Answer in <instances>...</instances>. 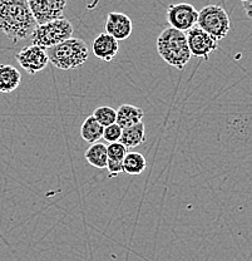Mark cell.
<instances>
[{"label": "cell", "mask_w": 252, "mask_h": 261, "mask_svg": "<svg viewBox=\"0 0 252 261\" xmlns=\"http://www.w3.org/2000/svg\"><path fill=\"white\" fill-rule=\"evenodd\" d=\"M92 116L102 127H107L109 124L116 123V110H113L112 107H108V106L96 108Z\"/></svg>", "instance_id": "obj_19"}, {"label": "cell", "mask_w": 252, "mask_h": 261, "mask_svg": "<svg viewBox=\"0 0 252 261\" xmlns=\"http://www.w3.org/2000/svg\"><path fill=\"white\" fill-rule=\"evenodd\" d=\"M133 31V21L128 15L121 12H112L107 16L105 33L112 35L116 40H126Z\"/></svg>", "instance_id": "obj_10"}, {"label": "cell", "mask_w": 252, "mask_h": 261, "mask_svg": "<svg viewBox=\"0 0 252 261\" xmlns=\"http://www.w3.org/2000/svg\"><path fill=\"white\" fill-rule=\"evenodd\" d=\"M158 56L171 67L185 69L191 59V51L187 44L186 33L173 28H166L157 38Z\"/></svg>", "instance_id": "obj_2"}, {"label": "cell", "mask_w": 252, "mask_h": 261, "mask_svg": "<svg viewBox=\"0 0 252 261\" xmlns=\"http://www.w3.org/2000/svg\"><path fill=\"white\" fill-rule=\"evenodd\" d=\"M37 25L26 0H0V32L13 44L31 38Z\"/></svg>", "instance_id": "obj_1"}, {"label": "cell", "mask_w": 252, "mask_h": 261, "mask_svg": "<svg viewBox=\"0 0 252 261\" xmlns=\"http://www.w3.org/2000/svg\"><path fill=\"white\" fill-rule=\"evenodd\" d=\"M186 38L191 56L197 57V58L208 61L210 54L218 49L217 40L213 39L210 34H207L197 25L186 32Z\"/></svg>", "instance_id": "obj_7"}, {"label": "cell", "mask_w": 252, "mask_h": 261, "mask_svg": "<svg viewBox=\"0 0 252 261\" xmlns=\"http://www.w3.org/2000/svg\"><path fill=\"white\" fill-rule=\"evenodd\" d=\"M19 65L25 70L28 74H37L45 69L49 59H48L47 50L37 45H28L15 54Z\"/></svg>", "instance_id": "obj_9"}, {"label": "cell", "mask_w": 252, "mask_h": 261, "mask_svg": "<svg viewBox=\"0 0 252 261\" xmlns=\"http://www.w3.org/2000/svg\"><path fill=\"white\" fill-rule=\"evenodd\" d=\"M146 141V127L143 122L133 124L131 127L122 128V135L119 138V142L122 143L127 149L134 148V147L142 145Z\"/></svg>", "instance_id": "obj_15"}, {"label": "cell", "mask_w": 252, "mask_h": 261, "mask_svg": "<svg viewBox=\"0 0 252 261\" xmlns=\"http://www.w3.org/2000/svg\"><path fill=\"white\" fill-rule=\"evenodd\" d=\"M199 10L188 3L171 4L167 8V21L171 28L181 32H187L197 25Z\"/></svg>", "instance_id": "obj_6"}, {"label": "cell", "mask_w": 252, "mask_h": 261, "mask_svg": "<svg viewBox=\"0 0 252 261\" xmlns=\"http://www.w3.org/2000/svg\"><path fill=\"white\" fill-rule=\"evenodd\" d=\"M119 49L118 40L107 33H102L92 43V51L103 62H110L117 56Z\"/></svg>", "instance_id": "obj_11"}, {"label": "cell", "mask_w": 252, "mask_h": 261, "mask_svg": "<svg viewBox=\"0 0 252 261\" xmlns=\"http://www.w3.org/2000/svg\"><path fill=\"white\" fill-rule=\"evenodd\" d=\"M84 157H86L87 162H88L89 165L93 166V167L96 168H101V170H103V168L107 167V146L101 142L93 143V145H91V147L87 149Z\"/></svg>", "instance_id": "obj_16"}, {"label": "cell", "mask_w": 252, "mask_h": 261, "mask_svg": "<svg viewBox=\"0 0 252 261\" xmlns=\"http://www.w3.org/2000/svg\"><path fill=\"white\" fill-rule=\"evenodd\" d=\"M21 83V74L10 64H0V92L12 93Z\"/></svg>", "instance_id": "obj_14"}, {"label": "cell", "mask_w": 252, "mask_h": 261, "mask_svg": "<svg viewBox=\"0 0 252 261\" xmlns=\"http://www.w3.org/2000/svg\"><path fill=\"white\" fill-rule=\"evenodd\" d=\"M128 149L121 142H112L107 146V170L109 172V177H115L123 172V160L126 157Z\"/></svg>", "instance_id": "obj_12"}, {"label": "cell", "mask_w": 252, "mask_h": 261, "mask_svg": "<svg viewBox=\"0 0 252 261\" xmlns=\"http://www.w3.org/2000/svg\"><path fill=\"white\" fill-rule=\"evenodd\" d=\"M143 117H145V112L142 108L132 105H122L116 111V123L122 128H126V127H131L142 122Z\"/></svg>", "instance_id": "obj_13"}, {"label": "cell", "mask_w": 252, "mask_h": 261, "mask_svg": "<svg viewBox=\"0 0 252 261\" xmlns=\"http://www.w3.org/2000/svg\"><path fill=\"white\" fill-rule=\"evenodd\" d=\"M37 24L64 18L67 0H26Z\"/></svg>", "instance_id": "obj_8"}, {"label": "cell", "mask_w": 252, "mask_h": 261, "mask_svg": "<svg viewBox=\"0 0 252 261\" xmlns=\"http://www.w3.org/2000/svg\"><path fill=\"white\" fill-rule=\"evenodd\" d=\"M45 50L49 63L61 70H73L82 67L89 56L88 45L79 38H69Z\"/></svg>", "instance_id": "obj_3"}, {"label": "cell", "mask_w": 252, "mask_h": 261, "mask_svg": "<svg viewBox=\"0 0 252 261\" xmlns=\"http://www.w3.org/2000/svg\"><path fill=\"white\" fill-rule=\"evenodd\" d=\"M103 128H104V127H102L101 124L94 119L93 116H89L87 117L86 121H84L82 126H80V136H82V138L86 142L93 145V143L98 142L102 138Z\"/></svg>", "instance_id": "obj_18"}, {"label": "cell", "mask_w": 252, "mask_h": 261, "mask_svg": "<svg viewBox=\"0 0 252 261\" xmlns=\"http://www.w3.org/2000/svg\"><path fill=\"white\" fill-rule=\"evenodd\" d=\"M73 25L66 18L55 19L44 24H38L32 33V44L48 49L72 38Z\"/></svg>", "instance_id": "obj_4"}, {"label": "cell", "mask_w": 252, "mask_h": 261, "mask_svg": "<svg viewBox=\"0 0 252 261\" xmlns=\"http://www.w3.org/2000/svg\"><path fill=\"white\" fill-rule=\"evenodd\" d=\"M242 3L243 8H245V12L247 14L248 18H251V4H252V0H241Z\"/></svg>", "instance_id": "obj_21"}, {"label": "cell", "mask_w": 252, "mask_h": 261, "mask_svg": "<svg viewBox=\"0 0 252 261\" xmlns=\"http://www.w3.org/2000/svg\"><path fill=\"white\" fill-rule=\"evenodd\" d=\"M121 135H122V127H119L117 123H113L103 128L102 138H104V141H107V142L109 143L119 142Z\"/></svg>", "instance_id": "obj_20"}, {"label": "cell", "mask_w": 252, "mask_h": 261, "mask_svg": "<svg viewBox=\"0 0 252 261\" xmlns=\"http://www.w3.org/2000/svg\"><path fill=\"white\" fill-rule=\"evenodd\" d=\"M147 168L146 157L139 152H127L123 160V172L128 175H141Z\"/></svg>", "instance_id": "obj_17"}, {"label": "cell", "mask_w": 252, "mask_h": 261, "mask_svg": "<svg viewBox=\"0 0 252 261\" xmlns=\"http://www.w3.org/2000/svg\"><path fill=\"white\" fill-rule=\"evenodd\" d=\"M197 27L218 42L229 34L231 21L223 8L218 5H207L199 12Z\"/></svg>", "instance_id": "obj_5"}]
</instances>
